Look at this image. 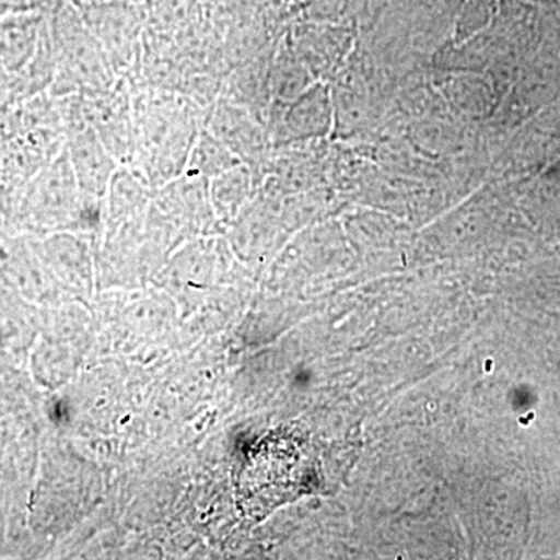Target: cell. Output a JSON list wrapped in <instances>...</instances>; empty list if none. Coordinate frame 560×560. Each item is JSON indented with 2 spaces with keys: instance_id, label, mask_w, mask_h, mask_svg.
Returning a JSON list of instances; mask_svg holds the SVG:
<instances>
[{
  "instance_id": "5b68a950",
  "label": "cell",
  "mask_w": 560,
  "mask_h": 560,
  "mask_svg": "<svg viewBox=\"0 0 560 560\" xmlns=\"http://www.w3.org/2000/svg\"><path fill=\"white\" fill-rule=\"evenodd\" d=\"M237 165L232 151L224 145L208 128H202L191 147L186 171L183 175L210 179Z\"/></svg>"
},
{
  "instance_id": "6da1fadb",
  "label": "cell",
  "mask_w": 560,
  "mask_h": 560,
  "mask_svg": "<svg viewBox=\"0 0 560 560\" xmlns=\"http://www.w3.org/2000/svg\"><path fill=\"white\" fill-rule=\"evenodd\" d=\"M132 90V88H131ZM135 156L130 167L150 187H161L186 171L195 140L206 125L198 103L173 91H132Z\"/></svg>"
},
{
  "instance_id": "3957f363",
  "label": "cell",
  "mask_w": 560,
  "mask_h": 560,
  "mask_svg": "<svg viewBox=\"0 0 560 560\" xmlns=\"http://www.w3.org/2000/svg\"><path fill=\"white\" fill-rule=\"evenodd\" d=\"M138 5L131 2H102L80 9L114 73L125 79L135 70L142 51L143 13Z\"/></svg>"
},
{
  "instance_id": "7a4b0ae2",
  "label": "cell",
  "mask_w": 560,
  "mask_h": 560,
  "mask_svg": "<svg viewBox=\"0 0 560 560\" xmlns=\"http://www.w3.org/2000/svg\"><path fill=\"white\" fill-rule=\"evenodd\" d=\"M61 16L58 51L66 94H95L113 88L120 77L114 73L81 11L68 7Z\"/></svg>"
},
{
  "instance_id": "277c9868",
  "label": "cell",
  "mask_w": 560,
  "mask_h": 560,
  "mask_svg": "<svg viewBox=\"0 0 560 560\" xmlns=\"http://www.w3.org/2000/svg\"><path fill=\"white\" fill-rule=\"evenodd\" d=\"M66 151L83 197L105 200L110 179L121 164L106 149L97 132L88 124L68 127Z\"/></svg>"
},
{
  "instance_id": "8992f818",
  "label": "cell",
  "mask_w": 560,
  "mask_h": 560,
  "mask_svg": "<svg viewBox=\"0 0 560 560\" xmlns=\"http://www.w3.org/2000/svg\"><path fill=\"white\" fill-rule=\"evenodd\" d=\"M102 2H131V3H140L143 2V0H77V5L80 7H88L92 5V3H102Z\"/></svg>"
}]
</instances>
